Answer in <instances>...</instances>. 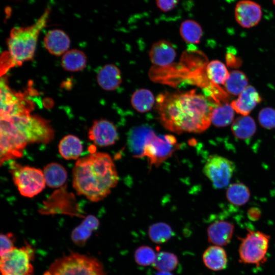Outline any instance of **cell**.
<instances>
[{"label":"cell","mask_w":275,"mask_h":275,"mask_svg":"<svg viewBox=\"0 0 275 275\" xmlns=\"http://www.w3.org/2000/svg\"><path fill=\"white\" fill-rule=\"evenodd\" d=\"M155 275H173L172 273H171V272L169 271H158Z\"/></svg>","instance_id":"cell-39"},{"label":"cell","mask_w":275,"mask_h":275,"mask_svg":"<svg viewBox=\"0 0 275 275\" xmlns=\"http://www.w3.org/2000/svg\"><path fill=\"white\" fill-rule=\"evenodd\" d=\"M156 135L154 131L147 126H140L132 128L128 136V145L134 157H144L145 146Z\"/></svg>","instance_id":"cell-15"},{"label":"cell","mask_w":275,"mask_h":275,"mask_svg":"<svg viewBox=\"0 0 275 275\" xmlns=\"http://www.w3.org/2000/svg\"><path fill=\"white\" fill-rule=\"evenodd\" d=\"M273 4L275 6V0H271Z\"/></svg>","instance_id":"cell-40"},{"label":"cell","mask_w":275,"mask_h":275,"mask_svg":"<svg viewBox=\"0 0 275 275\" xmlns=\"http://www.w3.org/2000/svg\"><path fill=\"white\" fill-rule=\"evenodd\" d=\"M87 64V57L82 51L78 49L68 50L63 56L61 65L66 71L76 72L84 69Z\"/></svg>","instance_id":"cell-26"},{"label":"cell","mask_w":275,"mask_h":275,"mask_svg":"<svg viewBox=\"0 0 275 275\" xmlns=\"http://www.w3.org/2000/svg\"><path fill=\"white\" fill-rule=\"evenodd\" d=\"M97 81L99 86L106 91H114L121 85L122 78L119 68L113 64L102 66L98 71Z\"/></svg>","instance_id":"cell-19"},{"label":"cell","mask_w":275,"mask_h":275,"mask_svg":"<svg viewBox=\"0 0 275 275\" xmlns=\"http://www.w3.org/2000/svg\"><path fill=\"white\" fill-rule=\"evenodd\" d=\"M179 33L183 40L188 43L198 44L203 35L200 24L192 19L184 20L180 24Z\"/></svg>","instance_id":"cell-29"},{"label":"cell","mask_w":275,"mask_h":275,"mask_svg":"<svg viewBox=\"0 0 275 275\" xmlns=\"http://www.w3.org/2000/svg\"><path fill=\"white\" fill-rule=\"evenodd\" d=\"M239 239L241 241L238 249L241 263L257 266L265 263L269 248V235L261 231L248 229L245 236Z\"/></svg>","instance_id":"cell-6"},{"label":"cell","mask_w":275,"mask_h":275,"mask_svg":"<svg viewBox=\"0 0 275 275\" xmlns=\"http://www.w3.org/2000/svg\"><path fill=\"white\" fill-rule=\"evenodd\" d=\"M234 231L233 223L224 220L215 221L207 228L208 242L213 245L224 246L231 241Z\"/></svg>","instance_id":"cell-16"},{"label":"cell","mask_w":275,"mask_h":275,"mask_svg":"<svg viewBox=\"0 0 275 275\" xmlns=\"http://www.w3.org/2000/svg\"><path fill=\"white\" fill-rule=\"evenodd\" d=\"M148 236L152 242L161 244L169 241L174 235L171 227L164 222H157L148 229Z\"/></svg>","instance_id":"cell-31"},{"label":"cell","mask_w":275,"mask_h":275,"mask_svg":"<svg viewBox=\"0 0 275 275\" xmlns=\"http://www.w3.org/2000/svg\"><path fill=\"white\" fill-rule=\"evenodd\" d=\"M156 256L154 250L148 245H142L138 248L134 254V261L141 266H147L153 264Z\"/></svg>","instance_id":"cell-34"},{"label":"cell","mask_w":275,"mask_h":275,"mask_svg":"<svg viewBox=\"0 0 275 275\" xmlns=\"http://www.w3.org/2000/svg\"><path fill=\"white\" fill-rule=\"evenodd\" d=\"M50 9L47 8L35 23L24 27H14L7 39L8 51L4 53L3 73L10 68L19 66L33 59L41 31L46 26Z\"/></svg>","instance_id":"cell-3"},{"label":"cell","mask_w":275,"mask_h":275,"mask_svg":"<svg viewBox=\"0 0 275 275\" xmlns=\"http://www.w3.org/2000/svg\"><path fill=\"white\" fill-rule=\"evenodd\" d=\"M235 170V163L229 159L218 155L209 156L203 168V173L215 189L227 186Z\"/></svg>","instance_id":"cell-9"},{"label":"cell","mask_w":275,"mask_h":275,"mask_svg":"<svg viewBox=\"0 0 275 275\" xmlns=\"http://www.w3.org/2000/svg\"><path fill=\"white\" fill-rule=\"evenodd\" d=\"M248 215L249 218L252 221H256L260 218L261 212L257 208H252L249 210Z\"/></svg>","instance_id":"cell-38"},{"label":"cell","mask_w":275,"mask_h":275,"mask_svg":"<svg viewBox=\"0 0 275 275\" xmlns=\"http://www.w3.org/2000/svg\"><path fill=\"white\" fill-rule=\"evenodd\" d=\"M29 275H32V274H29Z\"/></svg>","instance_id":"cell-41"},{"label":"cell","mask_w":275,"mask_h":275,"mask_svg":"<svg viewBox=\"0 0 275 275\" xmlns=\"http://www.w3.org/2000/svg\"><path fill=\"white\" fill-rule=\"evenodd\" d=\"M99 221L94 215H88L82 223L76 227L71 233V239L74 243L82 245L90 237L92 232L99 226Z\"/></svg>","instance_id":"cell-21"},{"label":"cell","mask_w":275,"mask_h":275,"mask_svg":"<svg viewBox=\"0 0 275 275\" xmlns=\"http://www.w3.org/2000/svg\"><path fill=\"white\" fill-rule=\"evenodd\" d=\"M3 124L27 144L50 143L54 131L48 121L31 114L1 118Z\"/></svg>","instance_id":"cell-4"},{"label":"cell","mask_w":275,"mask_h":275,"mask_svg":"<svg viewBox=\"0 0 275 275\" xmlns=\"http://www.w3.org/2000/svg\"><path fill=\"white\" fill-rule=\"evenodd\" d=\"M1 118L30 114L32 104L21 93L14 92L9 87L5 77L0 82Z\"/></svg>","instance_id":"cell-10"},{"label":"cell","mask_w":275,"mask_h":275,"mask_svg":"<svg viewBox=\"0 0 275 275\" xmlns=\"http://www.w3.org/2000/svg\"><path fill=\"white\" fill-rule=\"evenodd\" d=\"M258 121L264 128H275V109L269 107L262 108L258 114Z\"/></svg>","instance_id":"cell-35"},{"label":"cell","mask_w":275,"mask_h":275,"mask_svg":"<svg viewBox=\"0 0 275 275\" xmlns=\"http://www.w3.org/2000/svg\"><path fill=\"white\" fill-rule=\"evenodd\" d=\"M43 275H106L102 263L94 257L71 253L55 260Z\"/></svg>","instance_id":"cell-5"},{"label":"cell","mask_w":275,"mask_h":275,"mask_svg":"<svg viewBox=\"0 0 275 275\" xmlns=\"http://www.w3.org/2000/svg\"><path fill=\"white\" fill-rule=\"evenodd\" d=\"M179 0H155L158 9L163 12L172 10L178 4Z\"/></svg>","instance_id":"cell-37"},{"label":"cell","mask_w":275,"mask_h":275,"mask_svg":"<svg viewBox=\"0 0 275 275\" xmlns=\"http://www.w3.org/2000/svg\"><path fill=\"white\" fill-rule=\"evenodd\" d=\"M0 241L1 256L10 251L15 247L14 245L15 238L12 233H8L6 234H1Z\"/></svg>","instance_id":"cell-36"},{"label":"cell","mask_w":275,"mask_h":275,"mask_svg":"<svg viewBox=\"0 0 275 275\" xmlns=\"http://www.w3.org/2000/svg\"><path fill=\"white\" fill-rule=\"evenodd\" d=\"M88 136L94 144L105 147L115 144L118 139V133L112 122L102 119L93 122L89 129Z\"/></svg>","instance_id":"cell-13"},{"label":"cell","mask_w":275,"mask_h":275,"mask_svg":"<svg viewBox=\"0 0 275 275\" xmlns=\"http://www.w3.org/2000/svg\"><path fill=\"white\" fill-rule=\"evenodd\" d=\"M248 79L246 75L239 70H233L230 72L225 84L227 92L233 95H239L248 85Z\"/></svg>","instance_id":"cell-30"},{"label":"cell","mask_w":275,"mask_h":275,"mask_svg":"<svg viewBox=\"0 0 275 275\" xmlns=\"http://www.w3.org/2000/svg\"><path fill=\"white\" fill-rule=\"evenodd\" d=\"M226 196L228 201L232 205L240 206L249 201L251 193L246 185L241 182H237L228 186Z\"/></svg>","instance_id":"cell-27"},{"label":"cell","mask_w":275,"mask_h":275,"mask_svg":"<svg viewBox=\"0 0 275 275\" xmlns=\"http://www.w3.org/2000/svg\"><path fill=\"white\" fill-rule=\"evenodd\" d=\"M46 184L51 188L62 186L66 181L67 173L61 164L51 162L47 164L43 171Z\"/></svg>","instance_id":"cell-23"},{"label":"cell","mask_w":275,"mask_h":275,"mask_svg":"<svg viewBox=\"0 0 275 275\" xmlns=\"http://www.w3.org/2000/svg\"><path fill=\"white\" fill-rule=\"evenodd\" d=\"M59 151L61 155L67 160L77 159L82 151V144L77 136L67 135L60 141Z\"/></svg>","instance_id":"cell-22"},{"label":"cell","mask_w":275,"mask_h":275,"mask_svg":"<svg viewBox=\"0 0 275 275\" xmlns=\"http://www.w3.org/2000/svg\"><path fill=\"white\" fill-rule=\"evenodd\" d=\"M231 131L234 136L238 139H248L256 132V123L249 116H241L233 120Z\"/></svg>","instance_id":"cell-24"},{"label":"cell","mask_w":275,"mask_h":275,"mask_svg":"<svg viewBox=\"0 0 275 275\" xmlns=\"http://www.w3.org/2000/svg\"><path fill=\"white\" fill-rule=\"evenodd\" d=\"M156 103L160 123L173 132L200 133L211 123L213 108L195 89L160 93L156 97Z\"/></svg>","instance_id":"cell-1"},{"label":"cell","mask_w":275,"mask_h":275,"mask_svg":"<svg viewBox=\"0 0 275 275\" xmlns=\"http://www.w3.org/2000/svg\"><path fill=\"white\" fill-rule=\"evenodd\" d=\"M261 100L256 89L249 85L239 95L237 99L231 102L230 105L237 113L241 116H248Z\"/></svg>","instance_id":"cell-17"},{"label":"cell","mask_w":275,"mask_h":275,"mask_svg":"<svg viewBox=\"0 0 275 275\" xmlns=\"http://www.w3.org/2000/svg\"><path fill=\"white\" fill-rule=\"evenodd\" d=\"M10 172L14 184L24 197H33L45 188L46 182L43 172L39 169L12 162Z\"/></svg>","instance_id":"cell-7"},{"label":"cell","mask_w":275,"mask_h":275,"mask_svg":"<svg viewBox=\"0 0 275 275\" xmlns=\"http://www.w3.org/2000/svg\"><path fill=\"white\" fill-rule=\"evenodd\" d=\"M43 43L45 48L50 53L59 56L68 51L70 40L63 31L54 29L46 34Z\"/></svg>","instance_id":"cell-18"},{"label":"cell","mask_w":275,"mask_h":275,"mask_svg":"<svg viewBox=\"0 0 275 275\" xmlns=\"http://www.w3.org/2000/svg\"><path fill=\"white\" fill-rule=\"evenodd\" d=\"M262 16L261 6L252 0H240L234 9L236 22L242 28L249 29L257 25Z\"/></svg>","instance_id":"cell-12"},{"label":"cell","mask_w":275,"mask_h":275,"mask_svg":"<svg viewBox=\"0 0 275 275\" xmlns=\"http://www.w3.org/2000/svg\"><path fill=\"white\" fill-rule=\"evenodd\" d=\"M205 266L212 271H220L227 267V253L221 246L212 245L208 247L202 255Z\"/></svg>","instance_id":"cell-20"},{"label":"cell","mask_w":275,"mask_h":275,"mask_svg":"<svg viewBox=\"0 0 275 275\" xmlns=\"http://www.w3.org/2000/svg\"><path fill=\"white\" fill-rule=\"evenodd\" d=\"M178 264L176 255L170 252L160 251L156 253L152 266L158 271L171 272L176 269Z\"/></svg>","instance_id":"cell-33"},{"label":"cell","mask_w":275,"mask_h":275,"mask_svg":"<svg viewBox=\"0 0 275 275\" xmlns=\"http://www.w3.org/2000/svg\"><path fill=\"white\" fill-rule=\"evenodd\" d=\"M155 102L156 100L152 92L145 88L135 91L130 99L132 107L138 112L142 113L150 111Z\"/></svg>","instance_id":"cell-25"},{"label":"cell","mask_w":275,"mask_h":275,"mask_svg":"<svg viewBox=\"0 0 275 275\" xmlns=\"http://www.w3.org/2000/svg\"><path fill=\"white\" fill-rule=\"evenodd\" d=\"M234 110L230 104H220L213 108L211 115V123L217 127L228 126L233 121Z\"/></svg>","instance_id":"cell-32"},{"label":"cell","mask_w":275,"mask_h":275,"mask_svg":"<svg viewBox=\"0 0 275 275\" xmlns=\"http://www.w3.org/2000/svg\"><path fill=\"white\" fill-rule=\"evenodd\" d=\"M176 56V50L172 43L165 39L154 42L149 52L151 63L159 67L170 65L174 62Z\"/></svg>","instance_id":"cell-14"},{"label":"cell","mask_w":275,"mask_h":275,"mask_svg":"<svg viewBox=\"0 0 275 275\" xmlns=\"http://www.w3.org/2000/svg\"><path fill=\"white\" fill-rule=\"evenodd\" d=\"M111 156L94 152L78 159L73 170V186L76 193L92 202L106 198L118 182Z\"/></svg>","instance_id":"cell-2"},{"label":"cell","mask_w":275,"mask_h":275,"mask_svg":"<svg viewBox=\"0 0 275 275\" xmlns=\"http://www.w3.org/2000/svg\"><path fill=\"white\" fill-rule=\"evenodd\" d=\"M179 148L176 138L171 134L155 135L145 146L144 156H147L150 167H158Z\"/></svg>","instance_id":"cell-11"},{"label":"cell","mask_w":275,"mask_h":275,"mask_svg":"<svg viewBox=\"0 0 275 275\" xmlns=\"http://www.w3.org/2000/svg\"><path fill=\"white\" fill-rule=\"evenodd\" d=\"M34 258L32 246L26 244L20 248L15 247L1 256V275L32 274L33 266L32 261Z\"/></svg>","instance_id":"cell-8"},{"label":"cell","mask_w":275,"mask_h":275,"mask_svg":"<svg viewBox=\"0 0 275 275\" xmlns=\"http://www.w3.org/2000/svg\"><path fill=\"white\" fill-rule=\"evenodd\" d=\"M205 70L208 79L215 86L224 85L230 74L225 65L218 60L208 63Z\"/></svg>","instance_id":"cell-28"}]
</instances>
